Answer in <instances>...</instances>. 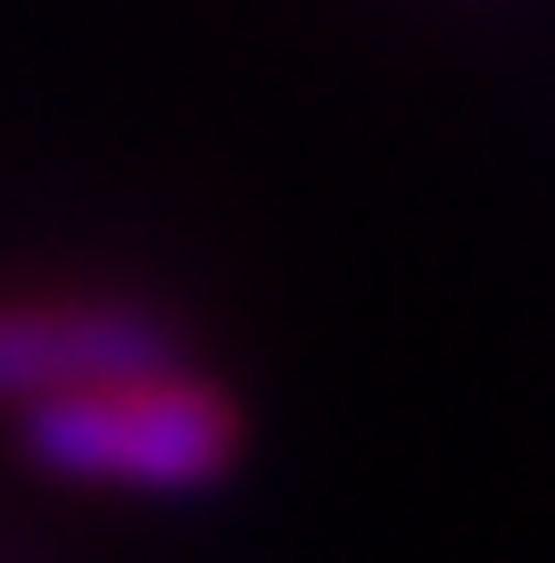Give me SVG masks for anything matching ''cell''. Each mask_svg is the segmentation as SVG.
<instances>
[{"label":"cell","mask_w":555,"mask_h":563,"mask_svg":"<svg viewBox=\"0 0 555 563\" xmlns=\"http://www.w3.org/2000/svg\"><path fill=\"white\" fill-rule=\"evenodd\" d=\"M18 448L34 473L75 489H133V497H208L241 464V406L232 389L183 365L100 382L75 398L25 406Z\"/></svg>","instance_id":"6da1fadb"},{"label":"cell","mask_w":555,"mask_h":563,"mask_svg":"<svg viewBox=\"0 0 555 563\" xmlns=\"http://www.w3.org/2000/svg\"><path fill=\"white\" fill-rule=\"evenodd\" d=\"M157 365H174V332L133 299H0V406L9 415L100 382H133Z\"/></svg>","instance_id":"7a4b0ae2"}]
</instances>
